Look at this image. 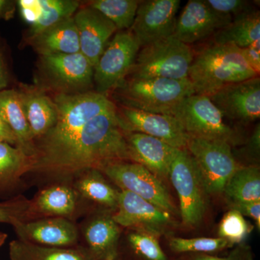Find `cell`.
<instances>
[{"label":"cell","instance_id":"6da1fadb","mask_svg":"<svg viewBox=\"0 0 260 260\" xmlns=\"http://www.w3.org/2000/svg\"><path fill=\"white\" fill-rule=\"evenodd\" d=\"M120 161L134 162L116 108L92 119L70 146L32 172L66 179Z\"/></svg>","mask_w":260,"mask_h":260},{"label":"cell","instance_id":"7a4b0ae2","mask_svg":"<svg viewBox=\"0 0 260 260\" xmlns=\"http://www.w3.org/2000/svg\"><path fill=\"white\" fill-rule=\"evenodd\" d=\"M53 101L57 109V121L36 143L30 172L70 146L94 117L116 108L109 97L95 91L73 95L61 93Z\"/></svg>","mask_w":260,"mask_h":260},{"label":"cell","instance_id":"3957f363","mask_svg":"<svg viewBox=\"0 0 260 260\" xmlns=\"http://www.w3.org/2000/svg\"><path fill=\"white\" fill-rule=\"evenodd\" d=\"M258 76L246 61L241 48L210 44L198 54L194 53L188 79L195 94L209 96L228 85Z\"/></svg>","mask_w":260,"mask_h":260},{"label":"cell","instance_id":"277c9868","mask_svg":"<svg viewBox=\"0 0 260 260\" xmlns=\"http://www.w3.org/2000/svg\"><path fill=\"white\" fill-rule=\"evenodd\" d=\"M112 93L122 107L170 115L178 104L195 91L189 79L125 78Z\"/></svg>","mask_w":260,"mask_h":260},{"label":"cell","instance_id":"5b68a950","mask_svg":"<svg viewBox=\"0 0 260 260\" xmlns=\"http://www.w3.org/2000/svg\"><path fill=\"white\" fill-rule=\"evenodd\" d=\"M194 57L191 46L174 36L140 47L126 78L188 79Z\"/></svg>","mask_w":260,"mask_h":260},{"label":"cell","instance_id":"8992f818","mask_svg":"<svg viewBox=\"0 0 260 260\" xmlns=\"http://www.w3.org/2000/svg\"><path fill=\"white\" fill-rule=\"evenodd\" d=\"M174 116L189 138L226 143L232 147L241 144L242 137L225 121L220 110L206 95H191L173 109Z\"/></svg>","mask_w":260,"mask_h":260},{"label":"cell","instance_id":"52a82bcc","mask_svg":"<svg viewBox=\"0 0 260 260\" xmlns=\"http://www.w3.org/2000/svg\"><path fill=\"white\" fill-rule=\"evenodd\" d=\"M169 177L179 196L183 223L196 226L206 211L208 193L194 159L186 149H178Z\"/></svg>","mask_w":260,"mask_h":260},{"label":"cell","instance_id":"ba28073f","mask_svg":"<svg viewBox=\"0 0 260 260\" xmlns=\"http://www.w3.org/2000/svg\"><path fill=\"white\" fill-rule=\"evenodd\" d=\"M186 150L194 159L208 194L223 193L225 184L241 167L226 143L189 138Z\"/></svg>","mask_w":260,"mask_h":260},{"label":"cell","instance_id":"9c48e42d","mask_svg":"<svg viewBox=\"0 0 260 260\" xmlns=\"http://www.w3.org/2000/svg\"><path fill=\"white\" fill-rule=\"evenodd\" d=\"M140 49L131 30L116 32L94 68L95 92L107 96L112 93L127 77Z\"/></svg>","mask_w":260,"mask_h":260},{"label":"cell","instance_id":"30bf717a","mask_svg":"<svg viewBox=\"0 0 260 260\" xmlns=\"http://www.w3.org/2000/svg\"><path fill=\"white\" fill-rule=\"evenodd\" d=\"M101 172L121 188V190L137 194L169 213L175 210L160 179L142 164L116 162L104 167Z\"/></svg>","mask_w":260,"mask_h":260},{"label":"cell","instance_id":"8fae6325","mask_svg":"<svg viewBox=\"0 0 260 260\" xmlns=\"http://www.w3.org/2000/svg\"><path fill=\"white\" fill-rule=\"evenodd\" d=\"M116 114L124 131L153 137L173 148H186L189 136L174 116L143 112L122 106H116Z\"/></svg>","mask_w":260,"mask_h":260},{"label":"cell","instance_id":"7c38bea8","mask_svg":"<svg viewBox=\"0 0 260 260\" xmlns=\"http://www.w3.org/2000/svg\"><path fill=\"white\" fill-rule=\"evenodd\" d=\"M180 0L141 1L131 32L140 47L174 36Z\"/></svg>","mask_w":260,"mask_h":260},{"label":"cell","instance_id":"4fadbf2b","mask_svg":"<svg viewBox=\"0 0 260 260\" xmlns=\"http://www.w3.org/2000/svg\"><path fill=\"white\" fill-rule=\"evenodd\" d=\"M208 97L226 119L243 124L259 119V76L228 85Z\"/></svg>","mask_w":260,"mask_h":260},{"label":"cell","instance_id":"5bb4252c","mask_svg":"<svg viewBox=\"0 0 260 260\" xmlns=\"http://www.w3.org/2000/svg\"><path fill=\"white\" fill-rule=\"evenodd\" d=\"M18 239L37 245L74 248L79 245V227L73 220L59 217L20 222L13 225Z\"/></svg>","mask_w":260,"mask_h":260},{"label":"cell","instance_id":"9a60e30c","mask_svg":"<svg viewBox=\"0 0 260 260\" xmlns=\"http://www.w3.org/2000/svg\"><path fill=\"white\" fill-rule=\"evenodd\" d=\"M232 20L210 9L204 0H189L177 18L174 37L191 46L211 38Z\"/></svg>","mask_w":260,"mask_h":260},{"label":"cell","instance_id":"2e32d148","mask_svg":"<svg viewBox=\"0 0 260 260\" xmlns=\"http://www.w3.org/2000/svg\"><path fill=\"white\" fill-rule=\"evenodd\" d=\"M107 211L91 215L79 229L83 242L78 246L90 260H118L120 226Z\"/></svg>","mask_w":260,"mask_h":260},{"label":"cell","instance_id":"e0dca14e","mask_svg":"<svg viewBox=\"0 0 260 260\" xmlns=\"http://www.w3.org/2000/svg\"><path fill=\"white\" fill-rule=\"evenodd\" d=\"M112 217L119 226L146 231L155 235L172 222L170 213L124 190L119 191L117 208Z\"/></svg>","mask_w":260,"mask_h":260},{"label":"cell","instance_id":"ac0fdd59","mask_svg":"<svg viewBox=\"0 0 260 260\" xmlns=\"http://www.w3.org/2000/svg\"><path fill=\"white\" fill-rule=\"evenodd\" d=\"M73 19L78 29L80 51L95 68L117 29L107 17L90 6L78 10Z\"/></svg>","mask_w":260,"mask_h":260},{"label":"cell","instance_id":"d6986e66","mask_svg":"<svg viewBox=\"0 0 260 260\" xmlns=\"http://www.w3.org/2000/svg\"><path fill=\"white\" fill-rule=\"evenodd\" d=\"M125 135L134 162L144 166L159 179H167L178 149L143 133L125 132Z\"/></svg>","mask_w":260,"mask_h":260},{"label":"cell","instance_id":"ffe728a7","mask_svg":"<svg viewBox=\"0 0 260 260\" xmlns=\"http://www.w3.org/2000/svg\"><path fill=\"white\" fill-rule=\"evenodd\" d=\"M30 201V212L32 220L59 217L73 220L80 203L73 185L65 182L47 186Z\"/></svg>","mask_w":260,"mask_h":260},{"label":"cell","instance_id":"44dd1931","mask_svg":"<svg viewBox=\"0 0 260 260\" xmlns=\"http://www.w3.org/2000/svg\"><path fill=\"white\" fill-rule=\"evenodd\" d=\"M48 73L69 88H86L93 80L94 68L81 52L43 56Z\"/></svg>","mask_w":260,"mask_h":260},{"label":"cell","instance_id":"7402d4cb","mask_svg":"<svg viewBox=\"0 0 260 260\" xmlns=\"http://www.w3.org/2000/svg\"><path fill=\"white\" fill-rule=\"evenodd\" d=\"M0 119L14 134L18 148L32 158L35 154V141L25 117L20 92L15 90L0 91Z\"/></svg>","mask_w":260,"mask_h":260},{"label":"cell","instance_id":"603a6c76","mask_svg":"<svg viewBox=\"0 0 260 260\" xmlns=\"http://www.w3.org/2000/svg\"><path fill=\"white\" fill-rule=\"evenodd\" d=\"M20 93L25 117L36 143L55 125L57 109L54 101L42 92L31 90Z\"/></svg>","mask_w":260,"mask_h":260},{"label":"cell","instance_id":"cb8c5ba5","mask_svg":"<svg viewBox=\"0 0 260 260\" xmlns=\"http://www.w3.org/2000/svg\"><path fill=\"white\" fill-rule=\"evenodd\" d=\"M73 188L80 202L86 200L106 208L115 210L117 208L119 191L116 190L97 169H87L73 177Z\"/></svg>","mask_w":260,"mask_h":260},{"label":"cell","instance_id":"d4e9b609","mask_svg":"<svg viewBox=\"0 0 260 260\" xmlns=\"http://www.w3.org/2000/svg\"><path fill=\"white\" fill-rule=\"evenodd\" d=\"M32 40L42 56L80 52L79 37L73 17L47 28Z\"/></svg>","mask_w":260,"mask_h":260},{"label":"cell","instance_id":"484cf974","mask_svg":"<svg viewBox=\"0 0 260 260\" xmlns=\"http://www.w3.org/2000/svg\"><path fill=\"white\" fill-rule=\"evenodd\" d=\"M212 44L245 48L260 41V13L256 8L233 19L211 37Z\"/></svg>","mask_w":260,"mask_h":260},{"label":"cell","instance_id":"4316f807","mask_svg":"<svg viewBox=\"0 0 260 260\" xmlns=\"http://www.w3.org/2000/svg\"><path fill=\"white\" fill-rule=\"evenodd\" d=\"M223 193L230 205L260 201L259 168L241 166L228 181Z\"/></svg>","mask_w":260,"mask_h":260},{"label":"cell","instance_id":"83f0119b","mask_svg":"<svg viewBox=\"0 0 260 260\" xmlns=\"http://www.w3.org/2000/svg\"><path fill=\"white\" fill-rule=\"evenodd\" d=\"M9 254L10 260H90L80 246L48 247L19 239L10 243Z\"/></svg>","mask_w":260,"mask_h":260},{"label":"cell","instance_id":"f1b7e54d","mask_svg":"<svg viewBox=\"0 0 260 260\" xmlns=\"http://www.w3.org/2000/svg\"><path fill=\"white\" fill-rule=\"evenodd\" d=\"M32 164L31 157L21 148L0 141V191L13 186L30 172Z\"/></svg>","mask_w":260,"mask_h":260},{"label":"cell","instance_id":"f546056e","mask_svg":"<svg viewBox=\"0 0 260 260\" xmlns=\"http://www.w3.org/2000/svg\"><path fill=\"white\" fill-rule=\"evenodd\" d=\"M41 13L39 18L30 25V39L50 28L55 24L72 18L80 7L79 2L74 0H39Z\"/></svg>","mask_w":260,"mask_h":260},{"label":"cell","instance_id":"4dcf8cb0","mask_svg":"<svg viewBox=\"0 0 260 260\" xmlns=\"http://www.w3.org/2000/svg\"><path fill=\"white\" fill-rule=\"evenodd\" d=\"M140 3L138 0H95L88 6L107 17L117 30L123 31L133 26Z\"/></svg>","mask_w":260,"mask_h":260},{"label":"cell","instance_id":"1f68e13d","mask_svg":"<svg viewBox=\"0 0 260 260\" xmlns=\"http://www.w3.org/2000/svg\"><path fill=\"white\" fill-rule=\"evenodd\" d=\"M128 244L133 255L138 260H169L155 234L139 230L128 234Z\"/></svg>","mask_w":260,"mask_h":260},{"label":"cell","instance_id":"d6a6232c","mask_svg":"<svg viewBox=\"0 0 260 260\" xmlns=\"http://www.w3.org/2000/svg\"><path fill=\"white\" fill-rule=\"evenodd\" d=\"M232 246L222 238H172L169 241L171 250L177 254H212Z\"/></svg>","mask_w":260,"mask_h":260},{"label":"cell","instance_id":"836d02e7","mask_svg":"<svg viewBox=\"0 0 260 260\" xmlns=\"http://www.w3.org/2000/svg\"><path fill=\"white\" fill-rule=\"evenodd\" d=\"M252 228L239 211L231 209L224 215L219 225V237L231 245L241 244L252 230Z\"/></svg>","mask_w":260,"mask_h":260},{"label":"cell","instance_id":"e575fe53","mask_svg":"<svg viewBox=\"0 0 260 260\" xmlns=\"http://www.w3.org/2000/svg\"><path fill=\"white\" fill-rule=\"evenodd\" d=\"M31 201L23 196L15 197L0 203V223L15 225L32 220L30 215Z\"/></svg>","mask_w":260,"mask_h":260},{"label":"cell","instance_id":"d590c367","mask_svg":"<svg viewBox=\"0 0 260 260\" xmlns=\"http://www.w3.org/2000/svg\"><path fill=\"white\" fill-rule=\"evenodd\" d=\"M204 2L213 11L232 17L233 19L243 13L256 9L253 2L245 0H204Z\"/></svg>","mask_w":260,"mask_h":260},{"label":"cell","instance_id":"8d00e7d4","mask_svg":"<svg viewBox=\"0 0 260 260\" xmlns=\"http://www.w3.org/2000/svg\"><path fill=\"white\" fill-rule=\"evenodd\" d=\"M187 260H253V254L249 246L240 244L231 251L229 255L223 257L212 254H191Z\"/></svg>","mask_w":260,"mask_h":260},{"label":"cell","instance_id":"74e56055","mask_svg":"<svg viewBox=\"0 0 260 260\" xmlns=\"http://www.w3.org/2000/svg\"><path fill=\"white\" fill-rule=\"evenodd\" d=\"M18 4L24 20L32 25L40 15V2L39 0H20Z\"/></svg>","mask_w":260,"mask_h":260},{"label":"cell","instance_id":"f35d334b","mask_svg":"<svg viewBox=\"0 0 260 260\" xmlns=\"http://www.w3.org/2000/svg\"><path fill=\"white\" fill-rule=\"evenodd\" d=\"M232 209L239 211L242 215L250 217L256 222L258 230L260 229V201L241 203L231 205Z\"/></svg>","mask_w":260,"mask_h":260},{"label":"cell","instance_id":"ab89813d","mask_svg":"<svg viewBox=\"0 0 260 260\" xmlns=\"http://www.w3.org/2000/svg\"><path fill=\"white\" fill-rule=\"evenodd\" d=\"M243 56L249 66L259 75L260 72V41L249 47L242 49Z\"/></svg>","mask_w":260,"mask_h":260},{"label":"cell","instance_id":"60d3db41","mask_svg":"<svg viewBox=\"0 0 260 260\" xmlns=\"http://www.w3.org/2000/svg\"><path fill=\"white\" fill-rule=\"evenodd\" d=\"M0 141L5 142L8 144L17 145V140L14 134L8 126L0 119Z\"/></svg>","mask_w":260,"mask_h":260},{"label":"cell","instance_id":"b9f144b4","mask_svg":"<svg viewBox=\"0 0 260 260\" xmlns=\"http://www.w3.org/2000/svg\"><path fill=\"white\" fill-rule=\"evenodd\" d=\"M8 85V78H7L6 72H5L3 59L0 56V91L4 90Z\"/></svg>","mask_w":260,"mask_h":260},{"label":"cell","instance_id":"7bdbcfd3","mask_svg":"<svg viewBox=\"0 0 260 260\" xmlns=\"http://www.w3.org/2000/svg\"><path fill=\"white\" fill-rule=\"evenodd\" d=\"M8 235L5 233L0 232V248L3 246V244H5V241H6Z\"/></svg>","mask_w":260,"mask_h":260},{"label":"cell","instance_id":"ee69618b","mask_svg":"<svg viewBox=\"0 0 260 260\" xmlns=\"http://www.w3.org/2000/svg\"><path fill=\"white\" fill-rule=\"evenodd\" d=\"M8 3V2L5 1V0H0V13L3 11Z\"/></svg>","mask_w":260,"mask_h":260}]
</instances>
